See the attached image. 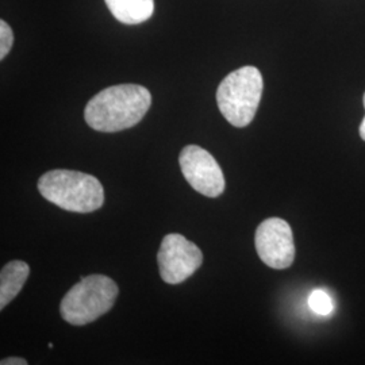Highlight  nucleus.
Returning a JSON list of instances; mask_svg holds the SVG:
<instances>
[{"label":"nucleus","instance_id":"1","mask_svg":"<svg viewBox=\"0 0 365 365\" xmlns=\"http://www.w3.org/2000/svg\"><path fill=\"white\" fill-rule=\"evenodd\" d=\"M150 105L152 95L143 86L119 84L96 93L86 106L84 119L93 130H126L141 122Z\"/></svg>","mask_w":365,"mask_h":365},{"label":"nucleus","instance_id":"2","mask_svg":"<svg viewBox=\"0 0 365 365\" xmlns=\"http://www.w3.org/2000/svg\"><path fill=\"white\" fill-rule=\"evenodd\" d=\"M41 195L60 209L92 212L105 203V190L95 176L69 170L43 173L38 180Z\"/></svg>","mask_w":365,"mask_h":365},{"label":"nucleus","instance_id":"3","mask_svg":"<svg viewBox=\"0 0 365 365\" xmlns=\"http://www.w3.org/2000/svg\"><path fill=\"white\" fill-rule=\"evenodd\" d=\"M118 292L117 283L108 276H86L66 292L60 314L73 327L88 325L113 309Z\"/></svg>","mask_w":365,"mask_h":365},{"label":"nucleus","instance_id":"4","mask_svg":"<svg viewBox=\"0 0 365 365\" xmlns=\"http://www.w3.org/2000/svg\"><path fill=\"white\" fill-rule=\"evenodd\" d=\"M262 90V76L255 66H242L229 73L217 91L222 115L235 128L248 126L257 113Z\"/></svg>","mask_w":365,"mask_h":365},{"label":"nucleus","instance_id":"5","mask_svg":"<svg viewBox=\"0 0 365 365\" xmlns=\"http://www.w3.org/2000/svg\"><path fill=\"white\" fill-rule=\"evenodd\" d=\"M161 279L168 284H180L191 277L203 262V253L184 235H165L157 255Z\"/></svg>","mask_w":365,"mask_h":365},{"label":"nucleus","instance_id":"6","mask_svg":"<svg viewBox=\"0 0 365 365\" xmlns=\"http://www.w3.org/2000/svg\"><path fill=\"white\" fill-rule=\"evenodd\" d=\"M185 180L202 195L218 197L225 191V176L217 160L197 145L185 146L179 156Z\"/></svg>","mask_w":365,"mask_h":365},{"label":"nucleus","instance_id":"7","mask_svg":"<svg viewBox=\"0 0 365 365\" xmlns=\"http://www.w3.org/2000/svg\"><path fill=\"white\" fill-rule=\"evenodd\" d=\"M255 244L261 261L274 269H286L295 260L294 235L291 226L282 218L261 222Z\"/></svg>","mask_w":365,"mask_h":365},{"label":"nucleus","instance_id":"8","mask_svg":"<svg viewBox=\"0 0 365 365\" xmlns=\"http://www.w3.org/2000/svg\"><path fill=\"white\" fill-rule=\"evenodd\" d=\"M30 268L25 261H10L0 272V309L13 302L25 286Z\"/></svg>","mask_w":365,"mask_h":365},{"label":"nucleus","instance_id":"9","mask_svg":"<svg viewBox=\"0 0 365 365\" xmlns=\"http://www.w3.org/2000/svg\"><path fill=\"white\" fill-rule=\"evenodd\" d=\"M110 13L120 24L140 25L155 13V0H105Z\"/></svg>","mask_w":365,"mask_h":365},{"label":"nucleus","instance_id":"10","mask_svg":"<svg viewBox=\"0 0 365 365\" xmlns=\"http://www.w3.org/2000/svg\"><path fill=\"white\" fill-rule=\"evenodd\" d=\"M309 306L314 313L319 315H329L334 310L333 299L324 289H314L309 297Z\"/></svg>","mask_w":365,"mask_h":365},{"label":"nucleus","instance_id":"11","mask_svg":"<svg viewBox=\"0 0 365 365\" xmlns=\"http://www.w3.org/2000/svg\"><path fill=\"white\" fill-rule=\"evenodd\" d=\"M14 45L13 29L6 21H0V60L10 53Z\"/></svg>","mask_w":365,"mask_h":365},{"label":"nucleus","instance_id":"12","mask_svg":"<svg viewBox=\"0 0 365 365\" xmlns=\"http://www.w3.org/2000/svg\"><path fill=\"white\" fill-rule=\"evenodd\" d=\"M1 365H26L27 361L25 359H21V357H9V359H4L0 361Z\"/></svg>","mask_w":365,"mask_h":365},{"label":"nucleus","instance_id":"13","mask_svg":"<svg viewBox=\"0 0 365 365\" xmlns=\"http://www.w3.org/2000/svg\"><path fill=\"white\" fill-rule=\"evenodd\" d=\"M363 102H364L365 107V93L364 98H363ZM360 137L365 141V117L364 119H363V122H361V125H360Z\"/></svg>","mask_w":365,"mask_h":365}]
</instances>
